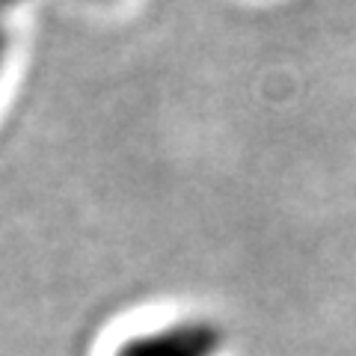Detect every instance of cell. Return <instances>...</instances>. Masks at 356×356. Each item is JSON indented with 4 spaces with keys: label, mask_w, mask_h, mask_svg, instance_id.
I'll use <instances>...</instances> for the list:
<instances>
[{
    "label": "cell",
    "mask_w": 356,
    "mask_h": 356,
    "mask_svg": "<svg viewBox=\"0 0 356 356\" xmlns=\"http://www.w3.org/2000/svg\"><path fill=\"white\" fill-rule=\"evenodd\" d=\"M6 57H9V27H6V18L0 15V74H3Z\"/></svg>",
    "instance_id": "1"
},
{
    "label": "cell",
    "mask_w": 356,
    "mask_h": 356,
    "mask_svg": "<svg viewBox=\"0 0 356 356\" xmlns=\"http://www.w3.org/2000/svg\"><path fill=\"white\" fill-rule=\"evenodd\" d=\"M18 3H24V0H0V15L6 18V13H9V9H15Z\"/></svg>",
    "instance_id": "2"
}]
</instances>
